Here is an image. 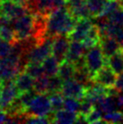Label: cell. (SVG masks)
<instances>
[{
    "mask_svg": "<svg viewBox=\"0 0 123 124\" xmlns=\"http://www.w3.org/2000/svg\"><path fill=\"white\" fill-rule=\"evenodd\" d=\"M0 1H3V0H0Z\"/></svg>",
    "mask_w": 123,
    "mask_h": 124,
    "instance_id": "obj_40",
    "label": "cell"
},
{
    "mask_svg": "<svg viewBox=\"0 0 123 124\" xmlns=\"http://www.w3.org/2000/svg\"><path fill=\"white\" fill-rule=\"evenodd\" d=\"M12 50V43L0 37V58H5L10 54Z\"/></svg>",
    "mask_w": 123,
    "mask_h": 124,
    "instance_id": "obj_32",
    "label": "cell"
},
{
    "mask_svg": "<svg viewBox=\"0 0 123 124\" xmlns=\"http://www.w3.org/2000/svg\"><path fill=\"white\" fill-rule=\"evenodd\" d=\"M92 25H93V24H92L91 18L78 19L73 30L69 35V37L72 41L82 42L86 38L91 28L92 27Z\"/></svg>",
    "mask_w": 123,
    "mask_h": 124,
    "instance_id": "obj_11",
    "label": "cell"
},
{
    "mask_svg": "<svg viewBox=\"0 0 123 124\" xmlns=\"http://www.w3.org/2000/svg\"><path fill=\"white\" fill-rule=\"evenodd\" d=\"M78 118V113L67 110H60L54 111L53 116V123L72 124L75 123Z\"/></svg>",
    "mask_w": 123,
    "mask_h": 124,
    "instance_id": "obj_16",
    "label": "cell"
},
{
    "mask_svg": "<svg viewBox=\"0 0 123 124\" xmlns=\"http://www.w3.org/2000/svg\"><path fill=\"white\" fill-rule=\"evenodd\" d=\"M109 0H86L92 17L101 16Z\"/></svg>",
    "mask_w": 123,
    "mask_h": 124,
    "instance_id": "obj_20",
    "label": "cell"
},
{
    "mask_svg": "<svg viewBox=\"0 0 123 124\" xmlns=\"http://www.w3.org/2000/svg\"><path fill=\"white\" fill-rule=\"evenodd\" d=\"M34 14L30 12L13 21L12 25L15 31V40L21 41L32 36L34 32Z\"/></svg>",
    "mask_w": 123,
    "mask_h": 124,
    "instance_id": "obj_3",
    "label": "cell"
},
{
    "mask_svg": "<svg viewBox=\"0 0 123 124\" xmlns=\"http://www.w3.org/2000/svg\"><path fill=\"white\" fill-rule=\"evenodd\" d=\"M54 39V37L53 36H47L44 41L31 49L26 54L27 63L28 62L42 63L49 55H51Z\"/></svg>",
    "mask_w": 123,
    "mask_h": 124,
    "instance_id": "obj_5",
    "label": "cell"
},
{
    "mask_svg": "<svg viewBox=\"0 0 123 124\" xmlns=\"http://www.w3.org/2000/svg\"><path fill=\"white\" fill-rule=\"evenodd\" d=\"M117 40H118V42L120 43V45H121V47L123 48V32L121 33V35H120V36H119V38H118Z\"/></svg>",
    "mask_w": 123,
    "mask_h": 124,
    "instance_id": "obj_37",
    "label": "cell"
},
{
    "mask_svg": "<svg viewBox=\"0 0 123 124\" xmlns=\"http://www.w3.org/2000/svg\"><path fill=\"white\" fill-rule=\"evenodd\" d=\"M115 88L116 90L120 93H123V72L119 73V75L117 76L116 83H115Z\"/></svg>",
    "mask_w": 123,
    "mask_h": 124,
    "instance_id": "obj_34",
    "label": "cell"
},
{
    "mask_svg": "<svg viewBox=\"0 0 123 124\" xmlns=\"http://www.w3.org/2000/svg\"><path fill=\"white\" fill-rule=\"evenodd\" d=\"M103 112L101 110L94 107L93 110L86 116L87 123H102Z\"/></svg>",
    "mask_w": 123,
    "mask_h": 124,
    "instance_id": "obj_28",
    "label": "cell"
},
{
    "mask_svg": "<svg viewBox=\"0 0 123 124\" xmlns=\"http://www.w3.org/2000/svg\"><path fill=\"white\" fill-rule=\"evenodd\" d=\"M122 8H123V7H122Z\"/></svg>",
    "mask_w": 123,
    "mask_h": 124,
    "instance_id": "obj_42",
    "label": "cell"
},
{
    "mask_svg": "<svg viewBox=\"0 0 123 124\" xmlns=\"http://www.w3.org/2000/svg\"><path fill=\"white\" fill-rule=\"evenodd\" d=\"M1 89H2V83L0 82V92H1Z\"/></svg>",
    "mask_w": 123,
    "mask_h": 124,
    "instance_id": "obj_39",
    "label": "cell"
},
{
    "mask_svg": "<svg viewBox=\"0 0 123 124\" xmlns=\"http://www.w3.org/2000/svg\"><path fill=\"white\" fill-rule=\"evenodd\" d=\"M120 4L119 2V0H109L108 3L105 6V8L103 10V13L101 14L102 16L105 17H109L110 15L114 13L116 10H118L119 8H120Z\"/></svg>",
    "mask_w": 123,
    "mask_h": 124,
    "instance_id": "obj_29",
    "label": "cell"
},
{
    "mask_svg": "<svg viewBox=\"0 0 123 124\" xmlns=\"http://www.w3.org/2000/svg\"><path fill=\"white\" fill-rule=\"evenodd\" d=\"M63 97L64 96L62 95V93L61 92L50 93L49 99L51 101L53 111H57V110H60L63 108V101H64Z\"/></svg>",
    "mask_w": 123,
    "mask_h": 124,
    "instance_id": "obj_24",
    "label": "cell"
},
{
    "mask_svg": "<svg viewBox=\"0 0 123 124\" xmlns=\"http://www.w3.org/2000/svg\"><path fill=\"white\" fill-rule=\"evenodd\" d=\"M93 108H94L93 102L91 100H89L88 98L84 97L82 100H81V106H80V110H79L78 113L86 117L93 110Z\"/></svg>",
    "mask_w": 123,
    "mask_h": 124,
    "instance_id": "obj_30",
    "label": "cell"
},
{
    "mask_svg": "<svg viewBox=\"0 0 123 124\" xmlns=\"http://www.w3.org/2000/svg\"><path fill=\"white\" fill-rule=\"evenodd\" d=\"M13 1L15 3L20 4V5H23V6H26V4L28 2V0H13Z\"/></svg>",
    "mask_w": 123,
    "mask_h": 124,
    "instance_id": "obj_36",
    "label": "cell"
},
{
    "mask_svg": "<svg viewBox=\"0 0 123 124\" xmlns=\"http://www.w3.org/2000/svg\"><path fill=\"white\" fill-rule=\"evenodd\" d=\"M27 13H29L27 7L15 3L13 0L0 1V16H7L14 21Z\"/></svg>",
    "mask_w": 123,
    "mask_h": 124,
    "instance_id": "obj_7",
    "label": "cell"
},
{
    "mask_svg": "<svg viewBox=\"0 0 123 124\" xmlns=\"http://www.w3.org/2000/svg\"><path fill=\"white\" fill-rule=\"evenodd\" d=\"M123 112L113 110L110 112L104 113L102 117V123H122Z\"/></svg>",
    "mask_w": 123,
    "mask_h": 124,
    "instance_id": "obj_25",
    "label": "cell"
},
{
    "mask_svg": "<svg viewBox=\"0 0 123 124\" xmlns=\"http://www.w3.org/2000/svg\"><path fill=\"white\" fill-rule=\"evenodd\" d=\"M2 81V72H1V68H0V82Z\"/></svg>",
    "mask_w": 123,
    "mask_h": 124,
    "instance_id": "obj_38",
    "label": "cell"
},
{
    "mask_svg": "<svg viewBox=\"0 0 123 124\" xmlns=\"http://www.w3.org/2000/svg\"><path fill=\"white\" fill-rule=\"evenodd\" d=\"M84 60L85 65L90 74L92 75V78H93L96 72L106 64V58L100 49V44L94 45L93 47L88 50V52L84 55Z\"/></svg>",
    "mask_w": 123,
    "mask_h": 124,
    "instance_id": "obj_4",
    "label": "cell"
},
{
    "mask_svg": "<svg viewBox=\"0 0 123 124\" xmlns=\"http://www.w3.org/2000/svg\"><path fill=\"white\" fill-rule=\"evenodd\" d=\"M61 93L64 97H72L81 101L86 95V87L75 79H71L63 82Z\"/></svg>",
    "mask_w": 123,
    "mask_h": 124,
    "instance_id": "obj_9",
    "label": "cell"
},
{
    "mask_svg": "<svg viewBox=\"0 0 123 124\" xmlns=\"http://www.w3.org/2000/svg\"><path fill=\"white\" fill-rule=\"evenodd\" d=\"M100 46L105 58H108L122 49L120 44L115 38L109 36H101L100 41Z\"/></svg>",
    "mask_w": 123,
    "mask_h": 124,
    "instance_id": "obj_14",
    "label": "cell"
},
{
    "mask_svg": "<svg viewBox=\"0 0 123 124\" xmlns=\"http://www.w3.org/2000/svg\"><path fill=\"white\" fill-rule=\"evenodd\" d=\"M48 84H49V76L44 74L41 77L35 79L34 90L37 93H47Z\"/></svg>",
    "mask_w": 123,
    "mask_h": 124,
    "instance_id": "obj_26",
    "label": "cell"
},
{
    "mask_svg": "<svg viewBox=\"0 0 123 124\" xmlns=\"http://www.w3.org/2000/svg\"><path fill=\"white\" fill-rule=\"evenodd\" d=\"M42 65L45 71V74L47 76H54L58 74L60 62L56 60L54 55H49L44 62H42Z\"/></svg>",
    "mask_w": 123,
    "mask_h": 124,
    "instance_id": "obj_18",
    "label": "cell"
},
{
    "mask_svg": "<svg viewBox=\"0 0 123 124\" xmlns=\"http://www.w3.org/2000/svg\"><path fill=\"white\" fill-rule=\"evenodd\" d=\"M116 80L117 73L107 64L96 72V74L92 78V81L94 83H99L106 88H112L115 86Z\"/></svg>",
    "mask_w": 123,
    "mask_h": 124,
    "instance_id": "obj_10",
    "label": "cell"
},
{
    "mask_svg": "<svg viewBox=\"0 0 123 124\" xmlns=\"http://www.w3.org/2000/svg\"><path fill=\"white\" fill-rule=\"evenodd\" d=\"M15 85H16L17 89L20 93L34 90V78L24 71L18 73L16 78L15 79Z\"/></svg>",
    "mask_w": 123,
    "mask_h": 124,
    "instance_id": "obj_15",
    "label": "cell"
},
{
    "mask_svg": "<svg viewBox=\"0 0 123 124\" xmlns=\"http://www.w3.org/2000/svg\"><path fill=\"white\" fill-rule=\"evenodd\" d=\"M80 106H81V101L80 100L72 98V97H64L63 109L78 113L79 110H80Z\"/></svg>",
    "mask_w": 123,
    "mask_h": 124,
    "instance_id": "obj_27",
    "label": "cell"
},
{
    "mask_svg": "<svg viewBox=\"0 0 123 124\" xmlns=\"http://www.w3.org/2000/svg\"><path fill=\"white\" fill-rule=\"evenodd\" d=\"M66 7L72 16L77 20L92 17L86 0H66Z\"/></svg>",
    "mask_w": 123,
    "mask_h": 124,
    "instance_id": "obj_12",
    "label": "cell"
},
{
    "mask_svg": "<svg viewBox=\"0 0 123 124\" xmlns=\"http://www.w3.org/2000/svg\"><path fill=\"white\" fill-rule=\"evenodd\" d=\"M0 37L9 43H12V44L16 41L13 25L12 24L0 25Z\"/></svg>",
    "mask_w": 123,
    "mask_h": 124,
    "instance_id": "obj_22",
    "label": "cell"
},
{
    "mask_svg": "<svg viewBox=\"0 0 123 124\" xmlns=\"http://www.w3.org/2000/svg\"><path fill=\"white\" fill-rule=\"evenodd\" d=\"M62 84H63V81L62 80V78L58 74L54 76H49V84H48L47 94L61 92Z\"/></svg>",
    "mask_w": 123,
    "mask_h": 124,
    "instance_id": "obj_23",
    "label": "cell"
},
{
    "mask_svg": "<svg viewBox=\"0 0 123 124\" xmlns=\"http://www.w3.org/2000/svg\"><path fill=\"white\" fill-rule=\"evenodd\" d=\"M24 72L28 73L34 79L39 78L45 74V71L42 63H36V62H28L24 67Z\"/></svg>",
    "mask_w": 123,
    "mask_h": 124,
    "instance_id": "obj_21",
    "label": "cell"
},
{
    "mask_svg": "<svg viewBox=\"0 0 123 124\" xmlns=\"http://www.w3.org/2000/svg\"><path fill=\"white\" fill-rule=\"evenodd\" d=\"M122 50H123V48H122Z\"/></svg>",
    "mask_w": 123,
    "mask_h": 124,
    "instance_id": "obj_41",
    "label": "cell"
},
{
    "mask_svg": "<svg viewBox=\"0 0 123 124\" xmlns=\"http://www.w3.org/2000/svg\"><path fill=\"white\" fill-rule=\"evenodd\" d=\"M2 89L0 92V108L7 110L11 103L20 94L15 81H1Z\"/></svg>",
    "mask_w": 123,
    "mask_h": 124,
    "instance_id": "obj_6",
    "label": "cell"
},
{
    "mask_svg": "<svg viewBox=\"0 0 123 124\" xmlns=\"http://www.w3.org/2000/svg\"><path fill=\"white\" fill-rule=\"evenodd\" d=\"M7 117H8V114H7V110L0 108V123H6Z\"/></svg>",
    "mask_w": 123,
    "mask_h": 124,
    "instance_id": "obj_35",
    "label": "cell"
},
{
    "mask_svg": "<svg viewBox=\"0 0 123 124\" xmlns=\"http://www.w3.org/2000/svg\"><path fill=\"white\" fill-rule=\"evenodd\" d=\"M70 43H71V39L69 37V35H56L54 39L52 54L54 56L60 63L65 61L69 46H70Z\"/></svg>",
    "mask_w": 123,
    "mask_h": 124,
    "instance_id": "obj_8",
    "label": "cell"
},
{
    "mask_svg": "<svg viewBox=\"0 0 123 124\" xmlns=\"http://www.w3.org/2000/svg\"><path fill=\"white\" fill-rule=\"evenodd\" d=\"M106 64L119 74L123 72V50H120L116 54L106 58Z\"/></svg>",
    "mask_w": 123,
    "mask_h": 124,
    "instance_id": "obj_17",
    "label": "cell"
},
{
    "mask_svg": "<svg viewBox=\"0 0 123 124\" xmlns=\"http://www.w3.org/2000/svg\"><path fill=\"white\" fill-rule=\"evenodd\" d=\"M111 23H114V24L120 25L121 27H123V8L120 7L118 10H116L114 13L109 16L108 17Z\"/></svg>",
    "mask_w": 123,
    "mask_h": 124,
    "instance_id": "obj_31",
    "label": "cell"
},
{
    "mask_svg": "<svg viewBox=\"0 0 123 124\" xmlns=\"http://www.w3.org/2000/svg\"><path fill=\"white\" fill-rule=\"evenodd\" d=\"M86 53H87V51H86L82 42L72 41L71 40L65 61H67L69 62H72V63L74 64L76 62H78L80 59L84 57Z\"/></svg>",
    "mask_w": 123,
    "mask_h": 124,
    "instance_id": "obj_13",
    "label": "cell"
},
{
    "mask_svg": "<svg viewBox=\"0 0 123 124\" xmlns=\"http://www.w3.org/2000/svg\"><path fill=\"white\" fill-rule=\"evenodd\" d=\"M51 101L47 93H37L25 108L29 116H49L52 113Z\"/></svg>",
    "mask_w": 123,
    "mask_h": 124,
    "instance_id": "obj_2",
    "label": "cell"
},
{
    "mask_svg": "<svg viewBox=\"0 0 123 124\" xmlns=\"http://www.w3.org/2000/svg\"><path fill=\"white\" fill-rule=\"evenodd\" d=\"M74 73H75V66L73 63L69 62L67 61H63L60 63L58 75L61 77L63 82L73 79Z\"/></svg>",
    "mask_w": 123,
    "mask_h": 124,
    "instance_id": "obj_19",
    "label": "cell"
},
{
    "mask_svg": "<svg viewBox=\"0 0 123 124\" xmlns=\"http://www.w3.org/2000/svg\"><path fill=\"white\" fill-rule=\"evenodd\" d=\"M77 19L70 13L68 7H62L55 9L47 16V36L69 35L75 26Z\"/></svg>",
    "mask_w": 123,
    "mask_h": 124,
    "instance_id": "obj_1",
    "label": "cell"
},
{
    "mask_svg": "<svg viewBox=\"0 0 123 124\" xmlns=\"http://www.w3.org/2000/svg\"><path fill=\"white\" fill-rule=\"evenodd\" d=\"M51 122L49 117L47 116H28L26 123L32 124H43Z\"/></svg>",
    "mask_w": 123,
    "mask_h": 124,
    "instance_id": "obj_33",
    "label": "cell"
}]
</instances>
